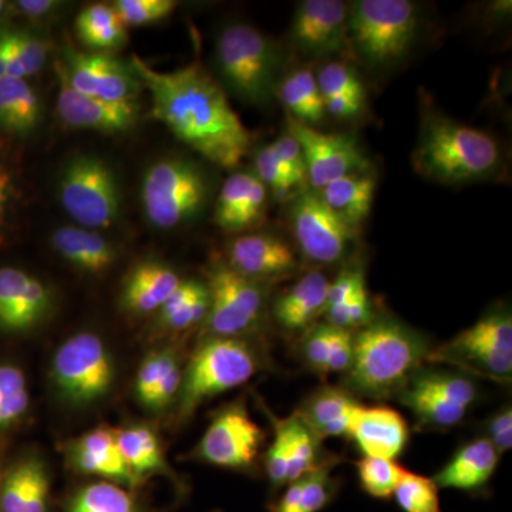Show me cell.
Returning <instances> with one entry per match:
<instances>
[{
  "instance_id": "obj_51",
  "label": "cell",
  "mask_w": 512,
  "mask_h": 512,
  "mask_svg": "<svg viewBox=\"0 0 512 512\" xmlns=\"http://www.w3.org/2000/svg\"><path fill=\"white\" fill-rule=\"evenodd\" d=\"M363 288H366V278L362 268L345 269L340 272L338 278L330 282L326 311L345 305Z\"/></svg>"
},
{
  "instance_id": "obj_11",
  "label": "cell",
  "mask_w": 512,
  "mask_h": 512,
  "mask_svg": "<svg viewBox=\"0 0 512 512\" xmlns=\"http://www.w3.org/2000/svg\"><path fill=\"white\" fill-rule=\"evenodd\" d=\"M207 288L210 309L205 322L211 336L239 338L255 328L264 308L261 286L221 262L210 269Z\"/></svg>"
},
{
  "instance_id": "obj_6",
  "label": "cell",
  "mask_w": 512,
  "mask_h": 512,
  "mask_svg": "<svg viewBox=\"0 0 512 512\" xmlns=\"http://www.w3.org/2000/svg\"><path fill=\"white\" fill-rule=\"evenodd\" d=\"M430 363L453 367L468 376L495 383L512 379V316L507 311L487 313L440 348L431 350Z\"/></svg>"
},
{
  "instance_id": "obj_53",
  "label": "cell",
  "mask_w": 512,
  "mask_h": 512,
  "mask_svg": "<svg viewBox=\"0 0 512 512\" xmlns=\"http://www.w3.org/2000/svg\"><path fill=\"white\" fill-rule=\"evenodd\" d=\"M271 146L274 148L279 161L292 175L293 180L298 184L302 183L303 178L306 177V165L302 148L296 138L292 134H285V136L276 138Z\"/></svg>"
},
{
  "instance_id": "obj_63",
  "label": "cell",
  "mask_w": 512,
  "mask_h": 512,
  "mask_svg": "<svg viewBox=\"0 0 512 512\" xmlns=\"http://www.w3.org/2000/svg\"><path fill=\"white\" fill-rule=\"evenodd\" d=\"M0 481H2V473H0Z\"/></svg>"
},
{
  "instance_id": "obj_28",
  "label": "cell",
  "mask_w": 512,
  "mask_h": 512,
  "mask_svg": "<svg viewBox=\"0 0 512 512\" xmlns=\"http://www.w3.org/2000/svg\"><path fill=\"white\" fill-rule=\"evenodd\" d=\"M271 423L282 430L289 453V484L301 480L320 467L333 466L335 457L326 456L323 451L322 439L301 419L298 413L286 419H279L265 409ZM288 484V485H289Z\"/></svg>"
},
{
  "instance_id": "obj_19",
  "label": "cell",
  "mask_w": 512,
  "mask_h": 512,
  "mask_svg": "<svg viewBox=\"0 0 512 512\" xmlns=\"http://www.w3.org/2000/svg\"><path fill=\"white\" fill-rule=\"evenodd\" d=\"M349 439L355 441L363 457L396 460L409 444L410 427L402 414L392 407L360 404L353 417Z\"/></svg>"
},
{
  "instance_id": "obj_9",
  "label": "cell",
  "mask_w": 512,
  "mask_h": 512,
  "mask_svg": "<svg viewBox=\"0 0 512 512\" xmlns=\"http://www.w3.org/2000/svg\"><path fill=\"white\" fill-rule=\"evenodd\" d=\"M60 204L82 228L106 229L120 214V188L113 170L94 156H77L64 165Z\"/></svg>"
},
{
  "instance_id": "obj_41",
  "label": "cell",
  "mask_w": 512,
  "mask_h": 512,
  "mask_svg": "<svg viewBox=\"0 0 512 512\" xmlns=\"http://www.w3.org/2000/svg\"><path fill=\"white\" fill-rule=\"evenodd\" d=\"M393 498L403 512H441L440 488L433 478L413 471H404Z\"/></svg>"
},
{
  "instance_id": "obj_50",
  "label": "cell",
  "mask_w": 512,
  "mask_h": 512,
  "mask_svg": "<svg viewBox=\"0 0 512 512\" xmlns=\"http://www.w3.org/2000/svg\"><path fill=\"white\" fill-rule=\"evenodd\" d=\"M274 427V440L266 451L265 471L274 490H282L289 484V453L286 439L282 430L276 424Z\"/></svg>"
},
{
  "instance_id": "obj_52",
  "label": "cell",
  "mask_w": 512,
  "mask_h": 512,
  "mask_svg": "<svg viewBox=\"0 0 512 512\" xmlns=\"http://www.w3.org/2000/svg\"><path fill=\"white\" fill-rule=\"evenodd\" d=\"M485 439L493 444L497 453L504 454L512 448V409L510 404L485 421Z\"/></svg>"
},
{
  "instance_id": "obj_42",
  "label": "cell",
  "mask_w": 512,
  "mask_h": 512,
  "mask_svg": "<svg viewBox=\"0 0 512 512\" xmlns=\"http://www.w3.org/2000/svg\"><path fill=\"white\" fill-rule=\"evenodd\" d=\"M255 174L235 173L222 185L217 207H215V222L225 231H237V222L245 201H247Z\"/></svg>"
},
{
  "instance_id": "obj_30",
  "label": "cell",
  "mask_w": 512,
  "mask_h": 512,
  "mask_svg": "<svg viewBox=\"0 0 512 512\" xmlns=\"http://www.w3.org/2000/svg\"><path fill=\"white\" fill-rule=\"evenodd\" d=\"M375 190V178L352 174L333 181L318 192L330 210L335 211L353 228H357L372 210Z\"/></svg>"
},
{
  "instance_id": "obj_25",
  "label": "cell",
  "mask_w": 512,
  "mask_h": 512,
  "mask_svg": "<svg viewBox=\"0 0 512 512\" xmlns=\"http://www.w3.org/2000/svg\"><path fill=\"white\" fill-rule=\"evenodd\" d=\"M360 403L342 386H322L296 410L301 419L320 437H349L353 417Z\"/></svg>"
},
{
  "instance_id": "obj_2",
  "label": "cell",
  "mask_w": 512,
  "mask_h": 512,
  "mask_svg": "<svg viewBox=\"0 0 512 512\" xmlns=\"http://www.w3.org/2000/svg\"><path fill=\"white\" fill-rule=\"evenodd\" d=\"M429 340L400 320L376 318L353 335V360L342 380L353 396L389 400L429 362Z\"/></svg>"
},
{
  "instance_id": "obj_10",
  "label": "cell",
  "mask_w": 512,
  "mask_h": 512,
  "mask_svg": "<svg viewBox=\"0 0 512 512\" xmlns=\"http://www.w3.org/2000/svg\"><path fill=\"white\" fill-rule=\"evenodd\" d=\"M52 375L67 402L86 406L99 402L110 392L113 359L96 333H77L57 349Z\"/></svg>"
},
{
  "instance_id": "obj_46",
  "label": "cell",
  "mask_w": 512,
  "mask_h": 512,
  "mask_svg": "<svg viewBox=\"0 0 512 512\" xmlns=\"http://www.w3.org/2000/svg\"><path fill=\"white\" fill-rule=\"evenodd\" d=\"M25 77L35 76L45 67L49 46L43 37L26 29L9 28Z\"/></svg>"
},
{
  "instance_id": "obj_22",
  "label": "cell",
  "mask_w": 512,
  "mask_h": 512,
  "mask_svg": "<svg viewBox=\"0 0 512 512\" xmlns=\"http://www.w3.org/2000/svg\"><path fill=\"white\" fill-rule=\"evenodd\" d=\"M73 466L84 474L103 478L110 483L137 487L140 478L134 476L117 443L116 430L97 427L83 434L70 448Z\"/></svg>"
},
{
  "instance_id": "obj_14",
  "label": "cell",
  "mask_w": 512,
  "mask_h": 512,
  "mask_svg": "<svg viewBox=\"0 0 512 512\" xmlns=\"http://www.w3.org/2000/svg\"><path fill=\"white\" fill-rule=\"evenodd\" d=\"M292 227L303 255L320 265L342 261L356 232L330 210L318 191L303 192L293 204Z\"/></svg>"
},
{
  "instance_id": "obj_21",
  "label": "cell",
  "mask_w": 512,
  "mask_h": 512,
  "mask_svg": "<svg viewBox=\"0 0 512 512\" xmlns=\"http://www.w3.org/2000/svg\"><path fill=\"white\" fill-rule=\"evenodd\" d=\"M228 265L238 274L255 281L291 274L298 265L292 248L268 234L242 235L228 248Z\"/></svg>"
},
{
  "instance_id": "obj_26",
  "label": "cell",
  "mask_w": 512,
  "mask_h": 512,
  "mask_svg": "<svg viewBox=\"0 0 512 512\" xmlns=\"http://www.w3.org/2000/svg\"><path fill=\"white\" fill-rule=\"evenodd\" d=\"M181 278L160 262H141L131 269L123 288V305L136 315L158 312L181 285Z\"/></svg>"
},
{
  "instance_id": "obj_48",
  "label": "cell",
  "mask_w": 512,
  "mask_h": 512,
  "mask_svg": "<svg viewBox=\"0 0 512 512\" xmlns=\"http://www.w3.org/2000/svg\"><path fill=\"white\" fill-rule=\"evenodd\" d=\"M255 168L256 178L266 188L271 187L276 192H286L298 184L279 161L271 144L259 148L258 153H256Z\"/></svg>"
},
{
  "instance_id": "obj_35",
  "label": "cell",
  "mask_w": 512,
  "mask_h": 512,
  "mask_svg": "<svg viewBox=\"0 0 512 512\" xmlns=\"http://www.w3.org/2000/svg\"><path fill=\"white\" fill-rule=\"evenodd\" d=\"M76 30L84 45L94 50H113L126 45V26L113 6L96 3L87 6L76 18Z\"/></svg>"
},
{
  "instance_id": "obj_47",
  "label": "cell",
  "mask_w": 512,
  "mask_h": 512,
  "mask_svg": "<svg viewBox=\"0 0 512 512\" xmlns=\"http://www.w3.org/2000/svg\"><path fill=\"white\" fill-rule=\"evenodd\" d=\"M332 326L319 323L306 330L301 342V356L305 365L315 373L329 375V350Z\"/></svg>"
},
{
  "instance_id": "obj_40",
  "label": "cell",
  "mask_w": 512,
  "mask_h": 512,
  "mask_svg": "<svg viewBox=\"0 0 512 512\" xmlns=\"http://www.w3.org/2000/svg\"><path fill=\"white\" fill-rule=\"evenodd\" d=\"M355 466L363 493L380 501L392 500L394 490L406 471L396 460L384 458L362 457Z\"/></svg>"
},
{
  "instance_id": "obj_23",
  "label": "cell",
  "mask_w": 512,
  "mask_h": 512,
  "mask_svg": "<svg viewBox=\"0 0 512 512\" xmlns=\"http://www.w3.org/2000/svg\"><path fill=\"white\" fill-rule=\"evenodd\" d=\"M328 276L319 271L303 275L274 303V318L288 333L306 332L325 315L329 291Z\"/></svg>"
},
{
  "instance_id": "obj_59",
  "label": "cell",
  "mask_w": 512,
  "mask_h": 512,
  "mask_svg": "<svg viewBox=\"0 0 512 512\" xmlns=\"http://www.w3.org/2000/svg\"><path fill=\"white\" fill-rule=\"evenodd\" d=\"M13 197H15V185H13L12 174L5 165L0 164V225L8 215Z\"/></svg>"
},
{
  "instance_id": "obj_45",
  "label": "cell",
  "mask_w": 512,
  "mask_h": 512,
  "mask_svg": "<svg viewBox=\"0 0 512 512\" xmlns=\"http://www.w3.org/2000/svg\"><path fill=\"white\" fill-rule=\"evenodd\" d=\"M325 316L326 323L335 326V328L349 330V332L365 328L375 319L372 302H370L366 288L357 292L345 305L328 309Z\"/></svg>"
},
{
  "instance_id": "obj_39",
  "label": "cell",
  "mask_w": 512,
  "mask_h": 512,
  "mask_svg": "<svg viewBox=\"0 0 512 512\" xmlns=\"http://www.w3.org/2000/svg\"><path fill=\"white\" fill-rule=\"evenodd\" d=\"M30 393L25 373L18 366L0 365V431L12 429L26 416Z\"/></svg>"
},
{
  "instance_id": "obj_34",
  "label": "cell",
  "mask_w": 512,
  "mask_h": 512,
  "mask_svg": "<svg viewBox=\"0 0 512 512\" xmlns=\"http://www.w3.org/2000/svg\"><path fill=\"white\" fill-rule=\"evenodd\" d=\"M279 97L292 119L303 124L319 123L325 117V101L320 93L318 80L309 69L293 70L282 80Z\"/></svg>"
},
{
  "instance_id": "obj_8",
  "label": "cell",
  "mask_w": 512,
  "mask_h": 512,
  "mask_svg": "<svg viewBox=\"0 0 512 512\" xmlns=\"http://www.w3.org/2000/svg\"><path fill=\"white\" fill-rule=\"evenodd\" d=\"M207 198L204 175L190 161L168 158L151 165L141 185V202L154 227L171 229L197 217Z\"/></svg>"
},
{
  "instance_id": "obj_62",
  "label": "cell",
  "mask_w": 512,
  "mask_h": 512,
  "mask_svg": "<svg viewBox=\"0 0 512 512\" xmlns=\"http://www.w3.org/2000/svg\"><path fill=\"white\" fill-rule=\"evenodd\" d=\"M165 512H180V511H165ZM207 512H224V511L214 510V511H207Z\"/></svg>"
},
{
  "instance_id": "obj_56",
  "label": "cell",
  "mask_w": 512,
  "mask_h": 512,
  "mask_svg": "<svg viewBox=\"0 0 512 512\" xmlns=\"http://www.w3.org/2000/svg\"><path fill=\"white\" fill-rule=\"evenodd\" d=\"M266 198H268V188L255 175L247 201H245L244 208H242L241 214H239L237 231L252 227V225L261 220L265 211Z\"/></svg>"
},
{
  "instance_id": "obj_55",
  "label": "cell",
  "mask_w": 512,
  "mask_h": 512,
  "mask_svg": "<svg viewBox=\"0 0 512 512\" xmlns=\"http://www.w3.org/2000/svg\"><path fill=\"white\" fill-rule=\"evenodd\" d=\"M164 352L150 353L141 363L136 379V394L143 406L148 407L163 366Z\"/></svg>"
},
{
  "instance_id": "obj_17",
  "label": "cell",
  "mask_w": 512,
  "mask_h": 512,
  "mask_svg": "<svg viewBox=\"0 0 512 512\" xmlns=\"http://www.w3.org/2000/svg\"><path fill=\"white\" fill-rule=\"evenodd\" d=\"M59 94L57 113L64 124L80 130H92L103 134L124 133L137 121V103H110L94 99L74 90L59 70Z\"/></svg>"
},
{
  "instance_id": "obj_24",
  "label": "cell",
  "mask_w": 512,
  "mask_h": 512,
  "mask_svg": "<svg viewBox=\"0 0 512 512\" xmlns=\"http://www.w3.org/2000/svg\"><path fill=\"white\" fill-rule=\"evenodd\" d=\"M49 474L40 458H20L2 474L0 512H47Z\"/></svg>"
},
{
  "instance_id": "obj_18",
  "label": "cell",
  "mask_w": 512,
  "mask_h": 512,
  "mask_svg": "<svg viewBox=\"0 0 512 512\" xmlns=\"http://www.w3.org/2000/svg\"><path fill=\"white\" fill-rule=\"evenodd\" d=\"M52 303L49 288L22 269L0 268V329L25 332L37 325Z\"/></svg>"
},
{
  "instance_id": "obj_60",
  "label": "cell",
  "mask_w": 512,
  "mask_h": 512,
  "mask_svg": "<svg viewBox=\"0 0 512 512\" xmlns=\"http://www.w3.org/2000/svg\"><path fill=\"white\" fill-rule=\"evenodd\" d=\"M8 76V60H6L5 26L0 25V79Z\"/></svg>"
},
{
  "instance_id": "obj_31",
  "label": "cell",
  "mask_w": 512,
  "mask_h": 512,
  "mask_svg": "<svg viewBox=\"0 0 512 512\" xmlns=\"http://www.w3.org/2000/svg\"><path fill=\"white\" fill-rule=\"evenodd\" d=\"M332 467H320L301 480L286 485L274 512H320L335 500L340 488Z\"/></svg>"
},
{
  "instance_id": "obj_29",
  "label": "cell",
  "mask_w": 512,
  "mask_h": 512,
  "mask_svg": "<svg viewBox=\"0 0 512 512\" xmlns=\"http://www.w3.org/2000/svg\"><path fill=\"white\" fill-rule=\"evenodd\" d=\"M42 103L28 80L6 76L0 79V128L25 137L39 124Z\"/></svg>"
},
{
  "instance_id": "obj_61",
  "label": "cell",
  "mask_w": 512,
  "mask_h": 512,
  "mask_svg": "<svg viewBox=\"0 0 512 512\" xmlns=\"http://www.w3.org/2000/svg\"><path fill=\"white\" fill-rule=\"evenodd\" d=\"M10 9H13V3L2 2V0H0V20L8 15Z\"/></svg>"
},
{
  "instance_id": "obj_5",
  "label": "cell",
  "mask_w": 512,
  "mask_h": 512,
  "mask_svg": "<svg viewBox=\"0 0 512 512\" xmlns=\"http://www.w3.org/2000/svg\"><path fill=\"white\" fill-rule=\"evenodd\" d=\"M419 30L417 6L409 0H359L349 8L348 32L357 53L382 69L402 60Z\"/></svg>"
},
{
  "instance_id": "obj_15",
  "label": "cell",
  "mask_w": 512,
  "mask_h": 512,
  "mask_svg": "<svg viewBox=\"0 0 512 512\" xmlns=\"http://www.w3.org/2000/svg\"><path fill=\"white\" fill-rule=\"evenodd\" d=\"M289 134L298 141L305 158L306 177L316 191L326 185L360 173L369 167L356 141L340 134H326L288 117Z\"/></svg>"
},
{
  "instance_id": "obj_12",
  "label": "cell",
  "mask_w": 512,
  "mask_h": 512,
  "mask_svg": "<svg viewBox=\"0 0 512 512\" xmlns=\"http://www.w3.org/2000/svg\"><path fill=\"white\" fill-rule=\"evenodd\" d=\"M55 69L77 92L110 103H137L143 87L130 62L109 53L80 52L72 45L64 47Z\"/></svg>"
},
{
  "instance_id": "obj_13",
  "label": "cell",
  "mask_w": 512,
  "mask_h": 512,
  "mask_svg": "<svg viewBox=\"0 0 512 512\" xmlns=\"http://www.w3.org/2000/svg\"><path fill=\"white\" fill-rule=\"evenodd\" d=\"M265 433L244 403L225 407L212 419L195 454L210 466L248 470L258 460Z\"/></svg>"
},
{
  "instance_id": "obj_33",
  "label": "cell",
  "mask_w": 512,
  "mask_h": 512,
  "mask_svg": "<svg viewBox=\"0 0 512 512\" xmlns=\"http://www.w3.org/2000/svg\"><path fill=\"white\" fill-rule=\"evenodd\" d=\"M210 293L207 285L198 281H183L161 306L158 319L165 329L180 332L194 328L207 319Z\"/></svg>"
},
{
  "instance_id": "obj_44",
  "label": "cell",
  "mask_w": 512,
  "mask_h": 512,
  "mask_svg": "<svg viewBox=\"0 0 512 512\" xmlns=\"http://www.w3.org/2000/svg\"><path fill=\"white\" fill-rule=\"evenodd\" d=\"M316 80H318L322 97L343 94V96L356 97V99H366L363 83L360 82L355 70L348 64L340 62L326 64L320 69Z\"/></svg>"
},
{
  "instance_id": "obj_16",
  "label": "cell",
  "mask_w": 512,
  "mask_h": 512,
  "mask_svg": "<svg viewBox=\"0 0 512 512\" xmlns=\"http://www.w3.org/2000/svg\"><path fill=\"white\" fill-rule=\"evenodd\" d=\"M349 6L342 0H305L292 23V40L312 56L338 53L348 35Z\"/></svg>"
},
{
  "instance_id": "obj_3",
  "label": "cell",
  "mask_w": 512,
  "mask_h": 512,
  "mask_svg": "<svg viewBox=\"0 0 512 512\" xmlns=\"http://www.w3.org/2000/svg\"><path fill=\"white\" fill-rule=\"evenodd\" d=\"M500 160L490 134L441 114L424 116L413 154L414 170L423 177L441 184L471 183L493 174Z\"/></svg>"
},
{
  "instance_id": "obj_20",
  "label": "cell",
  "mask_w": 512,
  "mask_h": 512,
  "mask_svg": "<svg viewBox=\"0 0 512 512\" xmlns=\"http://www.w3.org/2000/svg\"><path fill=\"white\" fill-rule=\"evenodd\" d=\"M500 454L485 437L463 444L433 478L439 488L483 495L495 476Z\"/></svg>"
},
{
  "instance_id": "obj_43",
  "label": "cell",
  "mask_w": 512,
  "mask_h": 512,
  "mask_svg": "<svg viewBox=\"0 0 512 512\" xmlns=\"http://www.w3.org/2000/svg\"><path fill=\"white\" fill-rule=\"evenodd\" d=\"M177 5L174 0H117L111 6L127 28L160 22L170 16Z\"/></svg>"
},
{
  "instance_id": "obj_54",
  "label": "cell",
  "mask_w": 512,
  "mask_h": 512,
  "mask_svg": "<svg viewBox=\"0 0 512 512\" xmlns=\"http://www.w3.org/2000/svg\"><path fill=\"white\" fill-rule=\"evenodd\" d=\"M353 335L355 333L349 332V330L332 326L328 373H343L345 375L348 372L353 360Z\"/></svg>"
},
{
  "instance_id": "obj_57",
  "label": "cell",
  "mask_w": 512,
  "mask_h": 512,
  "mask_svg": "<svg viewBox=\"0 0 512 512\" xmlns=\"http://www.w3.org/2000/svg\"><path fill=\"white\" fill-rule=\"evenodd\" d=\"M323 101H325L326 113L332 114L333 117H338V119L355 117L365 106V100L343 96V94L323 97Z\"/></svg>"
},
{
  "instance_id": "obj_1",
  "label": "cell",
  "mask_w": 512,
  "mask_h": 512,
  "mask_svg": "<svg viewBox=\"0 0 512 512\" xmlns=\"http://www.w3.org/2000/svg\"><path fill=\"white\" fill-rule=\"evenodd\" d=\"M130 64L150 93V116L181 143L227 170L248 156L251 133L232 109L221 84L200 62L171 72H160L137 55L131 56Z\"/></svg>"
},
{
  "instance_id": "obj_4",
  "label": "cell",
  "mask_w": 512,
  "mask_h": 512,
  "mask_svg": "<svg viewBox=\"0 0 512 512\" xmlns=\"http://www.w3.org/2000/svg\"><path fill=\"white\" fill-rule=\"evenodd\" d=\"M261 369L245 340L210 336L192 356L180 390V417L190 419L198 407L248 383Z\"/></svg>"
},
{
  "instance_id": "obj_27",
  "label": "cell",
  "mask_w": 512,
  "mask_h": 512,
  "mask_svg": "<svg viewBox=\"0 0 512 512\" xmlns=\"http://www.w3.org/2000/svg\"><path fill=\"white\" fill-rule=\"evenodd\" d=\"M52 244L64 261L86 274H103L117 258L113 245L92 229L57 228L52 235Z\"/></svg>"
},
{
  "instance_id": "obj_58",
  "label": "cell",
  "mask_w": 512,
  "mask_h": 512,
  "mask_svg": "<svg viewBox=\"0 0 512 512\" xmlns=\"http://www.w3.org/2000/svg\"><path fill=\"white\" fill-rule=\"evenodd\" d=\"M63 5V2H57V0H20L13 3V8L19 10L26 18L39 20L55 15Z\"/></svg>"
},
{
  "instance_id": "obj_7",
  "label": "cell",
  "mask_w": 512,
  "mask_h": 512,
  "mask_svg": "<svg viewBox=\"0 0 512 512\" xmlns=\"http://www.w3.org/2000/svg\"><path fill=\"white\" fill-rule=\"evenodd\" d=\"M215 55L221 79L235 96L251 104L271 99L278 60L271 40L258 29L245 23L228 26L218 37Z\"/></svg>"
},
{
  "instance_id": "obj_38",
  "label": "cell",
  "mask_w": 512,
  "mask_h": 512,
  "mask_svg": "<svg viewBox=\"0 0 512 512\" xmlns=\"http://www.w3.org/2000/svg\"><path fill=\"white\" fill-rule=\"evenodd\" d=\"M67 512H137V505L126 488L110 481H99L77 491Z\"/></svg>"
},
{
  "instance_id": "obj_36",
  "label": "cell",
  "mask_w": 512,
  "mask_h": 512,
  "mask_svg": "<svg viewBox=\"0 0 512 512\" xmlns=\"http://www.w3.org/2000/svg\"><path fill=\"white\" fill-rule=\"evenodd\" d=\"M397 399L413 413L417 426L426 430H451L467 416V409L407 383Z\"/></svg>"
},
{
  "instance_id": "obj_49",
  "label": "cell",
  "mask_w": 512,
  "mask_h": 512,
  "mask_svg": "<svg viewBox=\"0 0 512 512\" xmlns=\"http://www.w3.org/2000/svg\"><path fill=\"white\" fill-rule=\"evenodd\" d=\"M181 383H183V372H181L180 360L173 352H164L160 379H158L148 409L161 410L167 407L173 402L175 396L180 394Z\"/></svg>"
},
{
  "instance_id": "obj_32",
  "label": "cell",
  "mask_w": 512,
  "mask_h": 512,
  "mask_svg": "<svg viewBox=\"0 0 512 512\" xmlns=\"http://www.w3.org/2000/svg\"><path fill=\"white\" fill-rule=\"evenodd\" d=\"M116 437L124 460L134 476L141 481L150 474L173 476L164 458L160 440L150 427H126L123 430H116Z\"/></svg>"
},
{
  "instance_id": "obj_37",
  "label": "cell",
  "mask_w": 512,
  "mask_h": 512,
  "mask_svg": "<svg viewBox=\"0 0 512 512\" xmlns=\"http://www.w3.org/2000/svg\"><path fill=\"white\" fill-rule=\"evenodd\" d=\"M409 383L467 410L476 403L478 397L477 384L474 383L473 377L458 370L421 367L414 373Z\"/></svg>"
}]
</instances>
